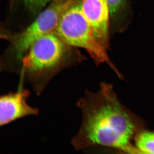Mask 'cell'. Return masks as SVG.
<instances>
[{
	"label": "cell",
	"instance_id": "6da1fadb",
	"mask_svg": "<svg viewBox=\"0 0 154 154\" xmlns=\"http://www.w3.org/2000/svg\"><path fill=\"white\" fill-rule=\"evenodd\" d=\"M76 106L82 119L71 140L76 150L102 146L140 154L131 140L144 129L143 122L122 104L111 84L101 83L96 93L86 89Z\"/></svg>",
	"mask_w": 154,
	"mask_h": 154
},
{
	"label": "cell",
	"instance_id": "7a4b0ae2",
	"mask_svg": "<svg viewBox=\"0 0 154 154\" xmlns=\"http://www.w3.org/2000/svg\"><path fill=\"white\" fill-rule=\"evenodd\" d=\"M65 45L55 33H49L35 40L22 59L20 75L37 96L59 72L78 61L68 55Z\"/></svg>",
	"mask_w": 154,
	"mask_h": 154
},
{
	"label": "cell",
	"instance_id": "3957f363",
	"mask_svg": "<svg viewBox=\"0 0 154 154\" xmlns=\"http://www.w3.org/2000/svg\"><path fill=\"white\" fill-rule=\"evenodd\" d=\"M54 33L66 44L86 50L97 66L107 63L119 77L122 78L110 62L107 51L96 41L91 25L82 11L81 0H77L64 13Z\"/></svg>",
	"mask_w": 154,
	"mask_h": 154
},
{
	"label": "cell",
	"instance_id": "277c9868",
	"mask_svg": "<svg viewBox=\"0 0 154 154\" xmlns=\"http://www.w3.org/2000/svg\"><path fill=\"white\" fill-rule=\"evenodd\" d=\"M77 0H53L51 4L25 30L12 36L16 59L20 64L30 45L37 38L54 33L63 15Z\"/></svg>",
	"mask_w": 154,
	"mask_h": 154
},
{
	"label": "cell",
	"instance_id": "5b68a950",
	"mask_svg": "<svg viewBox=\"0 0 154 154\" xmlns=\"http://www.w3.org/2000/svg\"><path fill=\"white\" fill-rule=\"evenodd\" d=\"M82 11L90 23L98 43L107 51L109 47L110 19L105 0H81Z\"/></svg>",
	"mask_w": 154,
	"mask_h": 154
},
{
	"label": "cell",
	"instance_id": "8992f818",
	"mask_svg": "<svg viewBox=\"0 0 154 154\" xmlns=\"http://www.w3.org/2000/svg\"><path fill=\"white\" fill-rule=\"evenodd\" d=\"M30 95L28 90L21 89L0 96V127L25 116L38 115V109L27 103Z\"/></svg>",
	"mask_w": 154,
	"mask_h": 154
},
{
	"label": "cell",
	"instance_id": "52a82bcc",
	"mask_svg": "<svg viewBox=\"0 0 154 154\" xmlns=\"http://www.w3.org/2000/svg\"><path fill=\"white\" fill-rule=\"evenodd\" d=\"M109 8L110 19L113 29L122 32L127 28L130 22V8L128 0H105Z\"/></svg>",
	"mask_w": 154,
	"mask_h": 154
},
{
	"label": "cell",
	"instance_id": "ba28073f",
	"mask_svg": "<svg viewBox=\"0 0 154 154\" xmlns=\"http://www.w3.org/2000/svg\"><path fill=\"white\" fill-rule=\"evenodd\" d=\"M134 139L135 146L140 154H154V131L142 130L137 134Z\"/></svg>",
	"mask_w": 154,
	"mask_h": 154
},
{
	"label": "cell",
	"instance_id": "9c48e42d",
	"mask_svg": "<svg viewBox=\"0 0 154 154\" xmlns=\"http://www.w3.org/2000/svg\"><path fill=\"white\" fill-rule=\"evenodd\" d=\"M28 8L31 11L37 13L45 7L53 0H23Z\"/></svg>",
	"mask_w": 154,
	"mask_h": 154
},
{
	"label": "cell",
	"instance_id": "30bf717a",
	"mask_svg": "<svg viewBox=\"0 0 154 154\" xmlns=\"http://www.w3.org/2000/svg\"><path fill=\"white\" fill-rule=\"evenodd\" d=\"M0 36H2L4 39H11L12 36L10 35L8 31L1 24H0Z\"/></svg>",
	"mask_w": 154,
	"mask_h": 154
},
{
	"label": "cell",
	"instance_id": "8fae6325",
	"mask_svg": "<svg viewBox=\"0 0 154 154\" xmlns=\"http://www.w3.org/2000/svg\"><path fill=\"white\" fill-rule=\"evenodd\" d=\"M1 38H3V39H4V38H3V37H2V36H0V39H1Z\"/></svg>",
	"mask_w": 154,
	"mask_h": 154
},
{
	"label": "cell",
	"instance_id": "7c38bea8",
	"mask_svg": "<svg viewBox=\"0 0 154 154\" xmlns=\"http://www.w3.org/2000/svg\"><path fill=\"white\" fill-rule=\"evenodd\" d=\"M13 1H14V0H11V2H13Z\"/></svg>",
	"mask_w": 154,
	"mask_h": 154
}]
</instances>
